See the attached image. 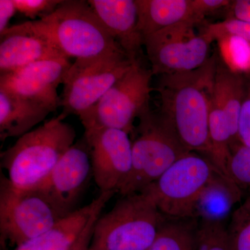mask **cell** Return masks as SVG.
Listing matches in <instances>:
<instances>
[{"label": "cell", "instance_id": "20", "mask_svg": "<svg viewBox=\"0 0 250 250\" xmlns=\"http://www.w3.org/2000/svg\"><path fill=\"white\" fill-rule=\"evenodd\" d=\"M197 228L187 220H167L148 250H195Z\"/></svg>", "mask_w": 250, "mask_h": 250}, {"label": "cell", "instance_id": "27", "mask_svg": "<svg viewBox=\"0 0 250 250\" xmlns=\"http://www.w3.org/2000/svg\"><path fill=\"white\" fill-rule=\"evenodd\" d=\"M231 3L229 0H190L192 20L200 24L205 16L228 8Z\"/></svg>", "mask_w": 250, "mask_h": 250}, {"label": "cell", "instance_id": "29", "mask_svg": "<svg viewBox=\"0 0 250 250\" xmlns=\"http://www.w3.org/2000/svg\"><path fill=\"white\" fill-rule=\"evenodd\" d=\"M238 141L250 148V79H248L246 98L238 123Z\"/></svg>", "mask_w": 250, "mask_h": 250}, {"label": "cell", "instance_id": "11", "mask_svg": "<svg viewBox=\"0 0 250 250\" xmlns=\"http://www.w3.org/2000/svg\"><path fill=\"white\" fill-rule=\"evenodd\" d=\"M92 174L101 192L118 193L132 169V142L123 130L92 125L84 126Z\"/></svg>", "mask_w": 250, "mask_h": 250}, {"label": "cell", "instance_id": "19", "mask_svg": "<svg viewBox=\"0 0 250 250\" xmlns=\"http://www.w3.org/2000/svg\"><path fill=\"white\" fill-rule=\"evenodd\" d=\"M136 4L138 30L143 42L165 28L184 21H194L190 0H136Z\"/></svg>", "mask_w": 250, "mask_h": 250}, {"label": "cell", "instance_id": "3", "mask_svg": "<svg viewBox=\"0 0 250 250\" xmlns=\"http://www.w3.org/2000/svg\"><path fill=\"white\" fill-rule=\"evenodd\" d=\"M166 219L144 192L121 195L97 220L89 250H148Z\"/></svg>", "mask_w": 250, "mask_h": 250}, {"label": "cell", "instance_id": "31", "mask_svg": "<svg viewBox=\"0 0 250 250\" xmlns=\"http://www.w3.org/2000/svg\"><path fill=\"white\" fill-rule=\"evenodd\" d=\"M16 11H18L14 0H0V34L11 27L10 21Z\"/></svg>", "mask_w": 250, "mask_h": 250}, {"label": "cell", "instance_id": "24", "mask_svg": "<svg viewBox=\"0 0 250 250\" xmlns=\"http://www.w3.org/2000/svg\"><path fill=\"white\" fill-rule=\"evenodd\" d=\"M227 226L221 224L198 223L195 250H230Z\"/></svg>", "mask_w": 250, "mask_h": 250}, {"label": "cell", "instance_id": "26", "mask_svg": "<svg viewBox=\"0 0 250 250\" xmlns=\"http://www.w3.org/2000/svg\"><path fill=\"white\" fill-rule=\"evenodd\" d=\"M18 12L35 21L45 18L55 11L62 4L61 0H14Z\"/></svg>", "mask_w": 250, "mask_h": 250}, {"label": "cell", "instance_id": "25", "mask_svg": "<svg viewBox=\"0 0 250 250\" xmlns=\"http://www.w3.org/2000/svg\"><path fill=\"white\" fill-rule=\"evenodd\" d=\"M204 33L212 41L227 36H236L250 43V22L236 19H228L223 22L208 24Z\"/></svg>", "mask_w": 250, "mask_h": 250}, {"label": "cell", "instance_id": "1", "mask_svg": "<svg viewBox=\"0 0 250 250\" xmlns=\"http://www.w3.org/2000/svg\"><path fill=\"white\" fill-rule=\"evenodd\" d=\"M218 54L191 71L159 76L156 85L161 99L159 113L169 122L188 152L209 159L208 116Z\"/></svg>", "mask_w": 250, "mask_h": 250}, {"label": "cell", "instance_id": "22", "mask_svg": "<svg viewBox=\"0 0 250 250\" xmlns=\"http://www.w3.org/2000/svg\"><path fill=\"white\" fill-rule=\"evenodd\" d=\"M230 250H250V196L233 212L227 226Z\"/></svg>", "mask_w": 250, "mask_h": 250}, {"label": "cell", "instance_id": "18", "mask_svg": "<svg viewBox=\"0 0 250 250\" xmlns=\"http://www.w3.org/2000/svg\"><path fill=\"white\" fill-rule=\"evenodd\" d=\"M53 108L0 88V140L20 138L44 121Z\"/></svg>", "mask_w": 250, "mask_h": 250}, {"label": "cell", "instance_id": "5", "mask_svg": "<svg viewBox=\"0 0 250 250\" xmlns=\"http://www.w3.org/2000/svg\"><path fill=\"white\" fill-rule=\"evenodd\" d=\"M36 21L67 58L92 59L123 50L88 1H62L52 14Z\"/></svg>", "mask_w": 250, "mask_h": 250}, {"label": "cell", "instance_id": "16", "mask_svg": "<svg viewBox=\"0 0 250 250\" xmlns=\"http://www.w3.org/2000/svg\"><path fill=\"white\" fill-rule=\"evenodd\" d=\"M244 198V194L231 179L217 171L199 196L192 219L198 223L228 225Z\"/></svg>", "mask_w": 250, "mask_h": 250}, {"label": "cell", "instance_id": "13", "mask_svg": "<svg viewBox=\"0 0 250 250\" xmlns=\"http://www.w3.org/2000/svg\"><path fill=\"white\" fill-rule=\"evenodd\" d=\"M71 65L68 58L33 62L0 75V88L45 104L56 111L60 103L57 88L63 83Z\"/></svg>", "mask_w": 250, "mask_h": 250}, {"label": "cell", "instance_id": "9", "mask_svg": "<svg viewBox=\"0 0 250 250\" xmlns=\"http://www.w3.org/2000/svg\"><path fill=\"white\" fill-rule=\"evenodd\" d=\"M153 74L137 61L95 106L80 117L83 126L96 125L131 134L134 121L149 111Z\"/></svg>", "mask_w": 250, "mask_h": 250}, {"label": "cell", "instance_id": "15", "mask_svg": "<svg viewBox=\"0 0 250 250\" xmlns=\"http://www.w3.org/2000/svg\"><path fill=\"white\" fill-rule=\"evenodd\" d=\"M88 2L125 53L131 58L141 59L144 42L138 30L136 0H88Z\"/></svg>", "mask_w": 250, "mask_h": 250}, {"label": "cell", "instance_id": "7", "mask_svg": "<svg viewBox=\"0 0 250 250\" xmlns=\"http://www.w3.org/2000/svg\"><path fill=\"white\" fill-rule=\"evenodd\" d=\"M139 60L131 58L122 49L95 58L76 59L62 83L61 114L65 118L83 115Z\"/></svg>", "mask_w": 250, "mask_h": 250}, {"label": "cell", "instance_id": "8", "mask_svg": "<svg viewBox=\"0 0 250 250\" xmlns=\"http://www.w3.org/2000/svg\"><path fill=\"white\" fill-rule=\"evenodd\" d=\"M62 218L39 188L14 187L1 172L0 239L16 248L47 231Z\"/></svg>", "mask_w": 250, "mask_h": 250}, {"label": "cell", "instance_id": "23", "mask_svg": "<svg viewBox=\"0 0 250 250\" xmlns=\"http://www.w3.org/2000/svg\"><path fill=\"white\" fill-rule=\"evenodd\" d=\"M228 172L245 197L250 196V148L239 141L230 146Z\"/></svg>", "mask_w": 250, "mask_h": 250}, {"label": "cell", "instance_id": "21", "mask_svg": "<svg viewBox=\"0 0 250 250\" xmlns=\"http://www.w3.org/2000/svg\"><path fill=\"white\" fill-rule=\"evenodd\" d=\"M219 57L233 72H250V43L236 36H227L217 41Z\"/></svg>", "mask_w": 250, "mask_h": 250}, {"label": "cell", "instance_id": "6", "mask_svg": "<svg viewBox=\"0 0 250 250\" xmlns=\"http://www.w3.org/2000/svg\"><path fill=\"white\" fill-rule=\"evenodd\" d=\"M217 171L207 156L188 152L142 192L166 218L192 219L199 196Z\"/></svg>", "mask_w": 250, "mask_h": 250}, {"label": "cell", "instance_id": "2", "mask_svg": "<svg viewBox=\"0 0 250 250\" xmlns=\"http://www.w3.org/2000/svg\"><path fill=\"white\" fill-rule=\"evenodd\" d=\"M62 114L18 138L1 153V168L14 187L39 188L75 143L77 132Z\"/></svg>", "mask_w": 250, "mask_h": 250}, {"label": "cell", "instance_id": "12", "mask_svg": "<svg viewBox=\"0 0 250 250\" xmlns=\"http://www.w3.org/2000/svg\"><path fill=\"white\" fill-rule=\"evenodd\" d=\"M92 174L91 162L86 142L83 139L72 146L39 189L64 218L75 210Z\"/></svg>", "mask_w": 250, "mask_h": 250}, {"label": "cell", "instance_id": "17", "mask_svg": "<svg viewBox=\"0 0 250 250\" xmlns=\"http://www.w3.org/2000/svg\"><path fill=\"white\" fill-rule=\"evenodd\" d=\"M116 192H101L88 205L77 208L47 231L11 250H67L83 231L95 209Z\"/></svg>", "mask_w": 250, "mask_h": 250}, {"label": "cell", "instance_id": "28", "mask_svg": "<svg viewBox=\"0 0 250 250\" xmlns=\"http://www.w3.org/2000/svg\"><path fill=\"white\" fill-rule=\"evenodd\" d=\"M108 202H104L101 204L98 208L95 209V211L90 217L89 220L85 225L83 231L81 232L77 239L74 241L70 248L67 250H88L90 246V242H91L92 236H93L94 227H95V223L97 220L102 214V212L106 206Z\"/></svg>", "mask_w": 250, "mask_h": 250}, {"label": "cell", "instance_id": "14", "mask_svg": "<svg viewBox=\"0 0 250 250\" xmlns=\"http://www.w3.org/2000/svg\"><path fill=\"white\" fill-rule=\"evenodd\" d=\"M61 58L67 57L41 29L36 20L11 26L0 34V75L33 62Z\"/></svg>", "mask_w": 250, "mask_h": 250}, {"label": "cell", "instance_id": "30", "mask_svg": "<svg viewBox=\"0 0 250 250\" xmlns=\"http://www.w3.org/2000/svg\"><path fill=\"white\" fill-rule=\"evenodd\" d=\"M228 8H229L231 14L229 19L250 22V0L231 1Z\"/></svg>", "mask_w": 250, "mask_h": 250}, {"label": "cell", "instance_id": "4", "mask_svg": "<svg viewBox=\"0 0 250 250\" xmlns=\"http://www.w3.org/2000/svg\"><path fill=\"white\" fill-rule=\"evenodd\" d=\"M131 136L132 169L118 193L142 191L188 151L169 122L159 111L149 109L139 118Z\"/></svg>", "mask_w": 250, "mask_h": 250}, {"label": "cell", "instance_id": "10", "mask_svg": "<svg viewBox=\"0 0 250 250\" xmlns=\"http://www.w3.org/2000/svg\"><path fill=\"white\" fill-rule=\"evenodd\" d=\"M196 22L184 21L149 36L144 41L153 75L191 71L202 66L210 56L212 41L197 34Z\"/></svg>", "mask_w": 250, "mask_h": 250}, {"label": "cell", "instance_id": "32", "mask_svg": "<svg viewBox=\"0 0 250 250\" xmlns=\"http://www.w3.org/2000/svg\"></svg>", "mask_w": 250, "mask_h": 250}]
</instances>
